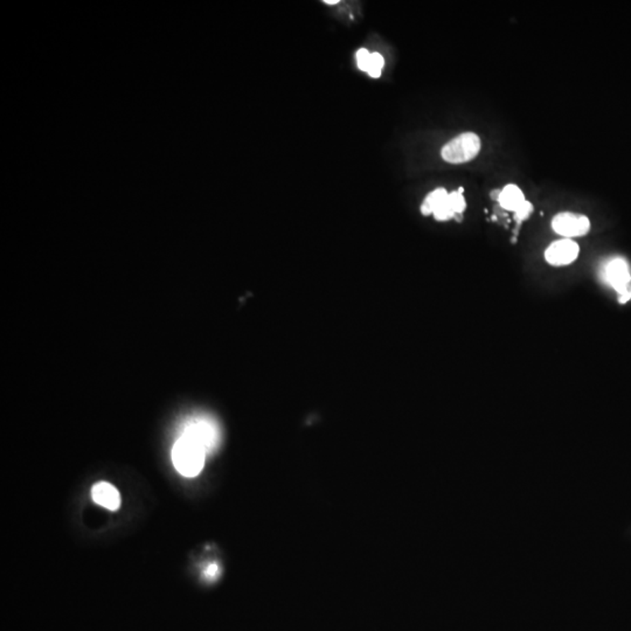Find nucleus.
I'll use <instances>...</instances> for the list:
<instances>
[{"label":"nucleus","instance_id":"1","mask_svg":"<svg viewBox=\"0 0 631 631\" xmlns=\"http://www.w3.org/2000/svg\"><path fill=\"white\" fill-rule=\"evenodd\" d=\"M465 207L467 202L462 193L458 191L448 193L444 188H437L427 195L421 206V213L434 214L439 221H446L455 215L462 214Z\"/></svg>","mask_w":631,"mask_h":631},{"label":"nucleus","instance_id":"2","mask_svg":"<svg viewBox=\"0 0 631 631\" xmlns=\"http://www.w3.org/2000/svg\"><path fill=\"white\" fill-rule=\"evenodd\" d=\"M205 451L185 437H179L172 449L174 467L185 477L198 476L205 464Z\"/></svg>","mask_w":631,"mask_h":631},{"label":"nucleus","instance_id":"3","mask_svg":"<svg viewBox=\"0 0 631 631\" xmlns=\"http://www.w3.org/2000/svg\"><path fill=\"white\" fill-rule=\"evenodd\" d=\"M481 150V140L476 133H465L455 137L441 151L442 158L451 164H462L474 159Z\"/></svg>","mask_w":631,"mask_h":631},{"label":"nucleus","instance_id":"4","mask_svg":"<svg viewBox=\"0 0 631 631\" xmlns=\"http://www.w3.org/2000/svg\"><path fill=\"white\" fill-rule=\"evenodd\" d=\"M181 437L191 441L202 448L206 454H209L218 444L219 429L213 421L205 417H199L188 421L185 424Z\"/></svg>","mask_w":631,"mask_h":631},{"label":"nucleus","instance_id":"5","mask_svg":"<svg viewBox=\"0 0 631 631\" xmlns=\"http://www.w3.org/2000/svg\"><path fill=\"white\" fill-rule=\"evenodd\" d=\"M552 227L554 232L565 238L584 236L589 232V219L584 215L574 214L570 212L560 213L553 219Z\"/></svg>","mask_w":631,"mask_h":631},{"label":"nucleus","instance_id":"6","mask_svg":"<svg viewBox=\"0 0 631 631\" xmlns=\"http://www.w3.org/2000/svg\"><path fill=\"white\" fill-rule=\"evenodd\" d=\"M579 252L580 247L573 240H559L547 248L545 259L554 267L568 266L577 259Z\"/></svg>","mask_w":631,"mask_h":631},{"label":"nucleus","instance_id":"7","mask_svg":"<svg viewBox=\"0 0 631 631\" xmlns=\"http://www.w3.org/2000/svg\"><path fill=\"white\" fill-rule=\"evenodd\" d=\"M604 276L607 283L614 288L615 290L620 293L622 296L627 295V288L630 283L631 276L628 263L625 262V259H614L609 261L604 270ZM627 296L630 297V295Z\"/></svg>","mask_w":631,"mask_h":631},{"label":"nucleus","instance_id":"8","mask_svg":"<svg viewBox=\"0 0 631 631\" xmlns=\"http://www.w3.org/2000/svg\"><path fill=\"white\" fill-rule=\"evenodd\" d=\"M92 499L96 504L108 508L110 511H116L121 506V495L114 485L106 482H99L92 486Z\"/></svg>","mask_w":631,"mask_h":631},{"label":"nucleus","instance_id":"9","mask_svg":"<svg viewBox=\"0 0 631 631\" xmlns=\"http://www.w3.org/2000/svg\"><path fill=\"white\" fill-rule=\"evenodd\" d=\"M525 202V195L515 185L505 186L499 195V204L506 211L515 212Z\"/></svg>","mask_w":631,"mask_h":631},{"label":"nucleus","instance_id":"10","mask_svg":"<svg viewBox=\"0 0 631 631\" xmlns=\"http://www.w3.org/2000/svg\"><path fill=\"white\" fill-rule=\"evenodd\" d=\"M385 65V61H384V58H382L381 54H379V53H372L371 54V62H369V75L371 78H374V79H378L381 75V69Z\"/></svg>","mask_w":631,"mask_h":631},{"label":"nucleus","instance_id":"11","mask_svg":"<svg viewBox=\"0 0 631 631\" xmlns=\"http://www.w3.org/2000/svg\"><path fill=\"white\" fill-rule=\"evenodd\" d=\"M357 62H358V67L360 71L362 72L367 73L369 67V62H371V53H369L367 49L365 48H362V49H359L357 51Z\"/></svg>","mask_w":631,"mask_h":631},{"label":"nucleus","instance_id":"12","mask_svg":"<svg viewBox=\"0 0 631 631\" xmlns=\"http://www.w3.org/2000/svg\"><path fill=\"white\" fill-rule=\"evenodd\" d=\"M533 206L531 202H525L522 204L520 207H519L517 211L515 212V220H518V221H522V220H525V219L529 218V215L532 213Z\"/></svg>","mask_w":631,"mask_h":631},{"label":"nucleus","instance_id":"13","mask_svg":"<svg viewBox=\"0 0 631 631\" xmlns=\"http://www.w3.org/2000/svg\"><path fill=\"white\" fill-rule=\"evenodd\" d=\"M216 572H218V567H216V565H211V566L207 568V572H206V573L209 574V577H213Z\"/></svg>","mask_w":631,"mask_h":631},{"label":"nucleus","instance_id":"14","mask_svg":"<svg viewBox=\"0 0 631 631\" xmlns=\"http://www.w3.org/2000/svg\"><path fill=\"white\" fill-rule=\"evenodd\" d=\"M325 4H328V5H336V4L339 3V0H325Z\"/></svg>","mask_w":631,"mask_h":631}]
</instances>
